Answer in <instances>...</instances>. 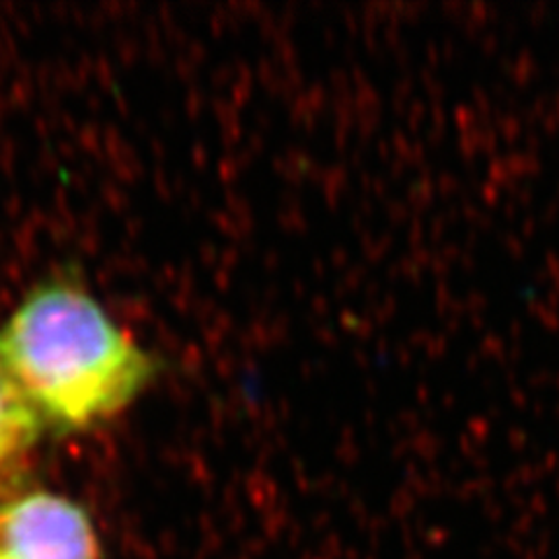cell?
<instances>
[{"label": "cell", "mask_w": 559, "mask_h": 559, "mask_svg": "<svg viewBox=\"0 0 559 559\" xmlns=\"http://www.w3.org/2000/svg\"><path fill=\"white\" fill-rule=\"evenodd\" d=\"M0 364L45 427L86 431L124 413L154 380V361L90 292L35 287L0 326Z\"/></svg>", "instance_id": "obj_1"}, {"label": "cell", "mask_w": 559, "mask_h": 559, "mask_svg": "<svg viewBox=\"0 0 559 559\" xmlns=\"http://www.w3.org/2000/svg\"><path fill=\"white\" fill-rule=\"evenodd\" d=\"M0 559H100V540L78 501L35 489L0 501Z\"/></svg>", "instance_id": "obj_2"}, {"label": "cell", "mask_w": 559, "mask_h": 559, "mask_svg": "<svg viewBox=\"0 0 559 559\" xmlns=\"http://www.w3.org/2000/svg\"><path fill=\"white\" fill-rule=\"evenodd\" d=\"M45 429L20 384L0 364V468L16 462L35 445Z\"/></svg>", "instance_id": "obj_3"}]
</instances>
